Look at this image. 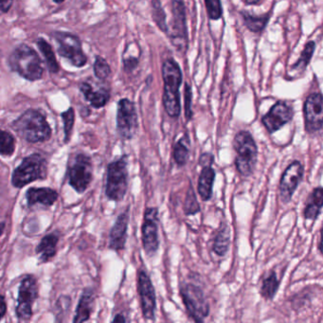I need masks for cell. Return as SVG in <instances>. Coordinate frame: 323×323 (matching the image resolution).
Masks as SVG:
<instances>
[{
  "mask_svg": "<svg viewBox=\"0 0 323 323\" xmlns=\"http://www.w3.org/2000/svg\"><path fill=\"white\" fill-rule=\"evenodd\" d=\"M215 175L216 173L213 165L202 166V170L198 178L197 190L204 202L212 199Z\"/></svg>",
  "mask_w": 323,
  "mask_h": 323,
  "instance_id": "obj_20",
  "label": "cell"
},
{
  "mask_svg": "<svg viewBox=\"0 0 323 323\" xmlns=\"http://www.w3.org/2000/svg\"><path fill=\"white\" fill-rule=\"evenodd\" d=\"M199 212H200V205L197 201L196 192H195L193 188L190 184L188 191H187L185 203H184V213L187 216H189V215H195Z\"/></svg>",
  "mask_w": 323,
  "mask_h": 323,
  "instance_id": "obj_33",
  "label": "cell"
},
{
  "mask_svg": "<svg viewBox=\"0 0 323 323\" xmlns=\"http://www.w3.org/2000/svg\"><path fill=\"white\" fill-rule=\"evenodd\" d=\"M179 290L188 315L196 322H203L210 314V304L202 288L197 284H183Z\"/></svg>",
  "mask_w": 323,
  "mask_h": 323,
  "instance_id": "obj_7",
  "label": "cell"
},
{
  "mask_svg": "<svg viewBox=\"0 0 323 323\" xmlns=\"http://www.w3.org/2000/svg\"><path fill=\"white\" fill-rule=\"evenodd\" d=\"M27 203L30 208H48L58 199V192L50 188H30L26 192Z\"/></svg>",
  "mask_w": 323,
  "mask_h": 323,
  "instance_id": "obj_19",
  "label": "cell"
},
{
  "mask_svg": "<svg viewBox=\"0 0 323 323\" xmlns=\"http://www.w3.org/2000/svg\"><path fill=\"white\" fill-rule=\"evenodd\" d=\"M138 291L141 299L142 315L145 319L154 320L156 317L157 297L150 276L143 269H141L138 275Z\"/></svg>",
  "mask_w": 323,
  "mask_h": 323,
  "instance_id": "obj_14",
  "label": "cell"
},
{
  "mask_svg": "<svg viewBox=\"0 0 323 323\" xmlns=\"http://www.w3.org/2000/svg\"><path fill=\"white\" fill-rule=\"evenodd\" d=\"M95 76L101 81L107 79L111 74L110 66L101 56H97L94 63Z\"/></svg>",
  "mask_w": 323,
  "mask_h": 323,
  "instance_id": "obj_35",
  "label": "cell"
},
{
  "mask_svg": "<svg viewBox=\"0 0 323 323\" xmlns=\"http://www.w3.org/2000/svg\"><path fill=\"white\" fill-rule=\"evenodd\" d=\"M214 157L210 153H204L199 158V164L201 166L213 165Z\"/></svg>",
  "mask_w": 323,
  "mask_h": 323,
  "instance_id": "obj_39",
  "label": "cell"
},
{
  "mask_svg": "<svg viewBox=\"0 0 323 323\" xmlns=\"http://www.w3.org/2000/svg\"><path fill=\"white\" fill-rule=\"evenodd\" d=\"M16 151V139L10 132L0 129V156L11 157Z\"/></svg>",
  "mask_w": 323,
  "mask_h": 323,
  "instance_id": "obj_31",
  "label": "cell"
},
{
  "mask_svg": "<svg viewBox=\"0 0 323 323\" xmlns=\"http://www.w3.org/2000/svg\"><path fill=\"white\" fill-rule=\"evenodd\" d=\"M38 298L37 280L33 275H26L18 288L16 314L19 321H28L32 318V306Z\"/></svg>",
  "mask_w": 323,
  "mask_h": 323,
  "instance_id": "obj_9",
  "label": "cell"
},
{
  "mask_svg": "<svg viewBox=\"0 0 323 323\" xmlns=\"http://www.w3.org/2000/svg\"><path fill=\"white\" fill-rule=\"evenodd\" d=\"M305 130L308 134H315L322 129L323 101L319 92L309 95L303 107Z\"/></svg>",
  "mask_w": 323,
  "mask_h": 323,
  "instance_id": "obj_16",
  "label": "cell"
},
{
  "mask_svg": "<svg viewBox=\"0 0 323 323\" xmlns=\"http://www.w3.org/2000/svg\"><path fill=\"white\" fill-rule=\"evenodd\" d=\"M128 189V157L122 156L107 167L105 196L112 201H121Z\"/></svg>",
  "mask_w": 323,
  "mask_h": 323,
  "instance_id": "obj_6",
  "label": "cell"
},
{
  "mask_svg": "<svg viewBox=\"0 0 323 323\" xmlns=\"http://www.w3.org/2000/svg\"><path fill=\"white\" fill-rule=\"evenodd\" d=\"M81 91L87 102L94 108H102L110 99V92L107 88L94 89L87 83L82 84Z\"/></svg>",
  "mask_w": 323,
  "mask_h": 323,
  "instance_id": "obj_23",
  "label": "cell"
},
{
  "mask_svg": "<svg viewBox=\"0 0 323 323\" xmlns=\"http://www.w3.org/2000/svg\"><path fill=\"white\" fill-rule=\"evenodd\" d=\"M236 153L237 171L244 177L250 176L255 170L258 159V147L252 135L247 131L238 132L232 142Z\"/></svg>",
  "mask_w": 323,
  "mask_h": 323,
  "instance_id": "obj_4",
  "label": "cell"
},
{
  "mask_svg": "<svg viewBox=\"0 0 323 323\" xmlns=\"http://www.w3.org/2000/svg\"><path fill=\"white\" fill-rule=\"evenodd\" d=\"M69 183L78 193L87 190L93 178V164L86 154H77L68 165Z\"/></svg>",
  "mask_w": 323,
  "mask_h": 323,
  "instance_id": "obj_8",
  "label": "cell"
},
{
  "mask_svg": "<svg viewBox=\"0 0 323 323\" xmlns=\"http://www.w3.org/2000/svg\"><path fill=\"white\" fill-rule=\"evenodd\" d=\"M61 117L63 119V133H64V142H68L71 141V134L72 130L74 126V121H75V112L74 109L71 107L68 110L64 111L61 114Z\"/></svg>",
  "mask_w": 323,
  "mask_h": 323,
  "instance_id": "obj_34",
  "label": "cell"
},
{
  "mask_svg": "<svg viewBox=\"0 0 323 323\" xmlns=\"http://www.w3.org/2000/svg\"><path fill=\"white\" fill-rule=\"evenodd\" d=\"M172 29L170 33L171 42L178 50L188 47V28L186 19V9L181 0L172 1Z\"/></svg>",
  "mask_w": 323,
  "mask_h": 323,
  "instance_id": "obj_13",
  "label": "cell"
},
{
  "mask_svg": "<svg viewBox=\"0 0 323 323\" xmlns=\"http://www.w3.org/2000/svg\"><path fill=\"white\" fill-rule=\"evenodd\" d=\"M260 0H244V3L247 4V5H254V4H257Z\"/></svg>",
  "mask_w": 323,
  "mask_h": 323,
  "instance_id": "obj_43",
  "label": "cell"
},
{
  "mask_svg": "<svg viewBox=\"0 0 323 323\" xmlns=\"http://www.w3.org/2000/svg\"><path fill=\"white\" fill-rule=\"evenodd\" d=\"M12 70L29 81L42 78L44 69L38 54L27 45H20L12 52L9 58Z\"/></svg>",
  "mask_w": 323,
  "mask_h": 323,
  "instance_id": "obj_3",
  "label": "cell"
},
{
  "mask_svg": "<svg viewBox=\"0 0 323 323\" xmlns=\"http://www.w3.org/2000/svg\"><path fill=\"white\" fill-rule=\"evenodd\" d=\"M191 100H192L191 87L189 84H186L185 87H184V105H185V117L188 121L192 118Z\"/></svg>",
  "mask_w": 323,
  "mask_h": 323,
  "instance_id": "obj_37",
  "label": "cell"
},
{
  "mask_svg": "<svg viewBox=\"0 0 323 323\" xmlns=\"http://www.w3.org/2000/svg\"><path fill=\"white\" fill-rule=\"evenodd\" d=\"M37 46L39 47L40 51L42 52V54H43L45 60H46V63H47L48 71L52 72V73L58 72L59 71V64L57 63V60H56V57L54 55V52L52 50L51 46L43 38H38V40H37Z\"/></svg>",
  "mask_w": 323,
  "mask_h": 323,
  "instance_id": "obj_30",
  "label": "cell"
},
{
  "mask_svg": "<svg viewBox=\"0 0 323 323\" xmlns=\"http://www.w3.org/2000/svg\"><path fill=\"white\" fill-rule=\"evenodd\" d=\"M139 64V58L135 56H128L123 57V67L126 71H134Z\"/></svg>",
  "mask_w": 323,
  "mask_h": 323,
  "instance_id": "obj_38",
  "label": "cell"
},
{
  "mask_svg": "<svg viewBox=\"0 0 323 323\" xmlns=\"http://www.w3.org/2000/svg\"><path fill=\"white\" fill-rule=\"evenodd\" d=\"M139 129L138 113L135 103L128 99H121L117 110V131L122 140L129 141L134 138Z\"/></svg>",
  "mask_w": 323,
  "mask_h": 323,
  "instance_id": "obj_11",
  "label": "cell"
},
{
  "mask_svg": "<svg viewBox=\"0 0 323 323\" xmlns=\"http://www.w3.org/2000/svg\"><path fill=\"white\" fill-rule=\"evenodd\" d=\"M47 175V160L40 154H32L24 158L12 175V184L16 188H23L36 180H44Z\"/></svg>",
  "mask_w": 323,
  "mask_h": 323,
  "instance_id": "obj_5",
  "label": "cell"
},
{
  "mask_svg": "<svg viewBox=\"0 0 323 323\" xmlns=\"http://www.w3.org/2000/svg\"><path fill=\"white\" fill-rule=\"evenodd\" d=\"M4 229H5V223H0V236H1Z\"/></svg>",
  "mask_w": 323,
  "mask_h": 323,
  "instance_id": "obj_45",
  "label": "cell"
},
{
  "mask_svg": "<svg viewBox=\"0 0 323 323\" xmlns=\"http://www.w3.org/2000/svg\"><path fill=\"white\" fill-rule=\"evenodd\" d=\"M143 249L147 257H154L159 247L158 237V210L157 208L146 209L142 226Z\"/></svg>",
  "mask_w": 323,
  "mask_h": 323,
  "instance_id": "obj_12",
  "label": "cell"
},
{
  "mask_svg": "<svg viewBox=\"0 0 323 323\" xmlns=\"http://www.w3.org/2000/svg\"><path fill=\"white\" fill-rule=\"evenodd\" d=\"M95 297L91 289H85L76 309L73 322L80 323L87 321L94 310Z\"/></svg>",
  "mask_w": 323,
  "mask_h": 323,
  "instance_id": "obj_22",
  "label": "cell"
},
{
  "mask_svg": "<svg viewBox=\"0 0 323 323\" xmlns=\"http://www.w3.org/2000/svg\"><path fill=\"white\" fill-rule=\"evenodd\" d=\"M14 0H0V10L4 13H7L12 7Z\"/></svg>",
  "mask_w": 323,
  "mask_h": 323,
  "instance_id": "obj_41",
  "label": "cell"
},
{
  "mask_svg": "<svg viewBox=\"0 0 323 323\" xmlns=\"http://www.w3.org/2000/svg\"><path fill=\"white\" fill-rule=\"evenodd\" d=\"M315 44L314 41H309L304 46V48L300 54V58L297 60V62L293 64L292 71L296 72L297 74H301L303 71L306 70L308 64L310 63L314 51H315Z\"/></svg>",
  "mask_w": 323,
  "mask_h": 323,
  "instance_id": "obj_29",
  "label": "cell"
},
{
  "mask_svg": "<svg viewBox=\"0 0 323 323\" xmlns=\"http://www.w3.org/2000/svg\"><path fill=\"white\" fill-rule=\"evenodd\" d=\"M280 287V281L278 280L276 272L271 271L268 276L265 277L262 285H261L260 293L262 297L266 300H273L276 296L277 292Z\"/></svg>",
  "mask_w": 323,
  "mask_h": 323,
  "instance_id": "obj_27",
  "label": "cell"
},
{
  "mask_svg": "<svg viewBox=\"0 0 323 323\" xmlns=\"http://www.w3.org/2000/svg\"><path fill=\"white\" fill-rule=\"evenodd\" d=\"M53 37L58 43V52L68 59L74 67L82 68L87 62V58L83 51L79 38L70 32H55Z\"/></svg>",
  "mask_w": 323,
  "mask_h": 323,
  "instance_id": "obj_10",
  "label": "cell"
},
{
  "mask_svg": "<svg viewBox=\"0 0 323 323\" xmlns=\"http://www.w3.org/2000/svg\"><path fill=\"white\" fill-rule=\"evenodd\" d=\"M321 241H322V240H321V231H320V234H319V240H318V247H317V248H318V251L320 253H321Z\"/></svg>",
  "mask_w": 323,
  "mask_h": 323,
  "instance_id": "obj_44",
  "label": "cell"
},
{
  "mask_svg": "<svg viewBox=\"0 0 323 323\" xmlns=\"http://www.w3.org/2000/svg\"><path fill=\"white\" fill-rule=\"evenodd\" d=\"M152 16L158 29L163 32H169V26L166 23V14L159 0L152 1Z\"/></svg>",
  "mask_w": 323,
  "mask_h": 323,
  "instance_id": "obj_32",
  "label": "cell"
},
{
  "mask_svg": "<svg viewBox=\"0 0 323 323\" xmlns=\"http://www.w3.org/2000/svg\"><path fill=\"white\" fill-rule=\"evenodd\" d=\"M7 312V303L5 300V297L0 294V320L4 317Z\"/></svg>",
  "mask_w": 323,
  "mask_h": 323,
  "instance_id": "obj_40",
  "label": "cell"
},
{
  "mask_svg": "<svg viewBox=\"0 0 323 323\" xmlns=\"http://www.w3.org/2000/svg\"><path fill=\"white\" fill-rule=\"evenodd\" d=\"M241 16L244 19L245 27L252 32H260L268 25L270 14H266L263 16H252L246 12H241Z\"/></svg>",
  "mask_w": 323,
  "mask_h": 323,
  "instance_id": "obj_28",
  "label": "cell"
},
{
  "mask_svg": "<svg viewBox=\"0 0 323 323\" xmlns=\"http://www.w3.org/2000/svg\"><path fill=\"white\" fill-rule=\"evenodd\" d=\"M207 14L212 20H218L223 16L221 0H205Z\"/></svg>",
  "mask_w": 323,
  "mask_h": 323,
  "instance_id": "obj_36",
  "label": "cell"
},
{
  "mask_svg": "<svg viewBox=\"0 0 323 323\" xmlns=\"http://www.w3.org/2000/svg\"><path fill=\"white\" fill-rule=\"evenodd\" d=\"M54 2H56V3H62V2H63L64 0H53Z\"/></svg>",
  "mask_w": 323,
  "mask_h": 323,
  "instance_id": "obj_46",
  "label": "cell"
},
{
  "mask_svg": "<svg viewBox=\"0 0 323 323\" xmlns=\"http://www.w3.org/2000/svg\"><path fill=\"white\" fill-rule=\"evenodd\" d=\"M60 239L59 231H53L44 237L36 247V254L39 257L40 263H47L52 259L57 252V244Z\"/></svg>",
  "mask_w": 323,
  "mask_h": 323,
  "instance_id": "obj_21",
  "label": "cell"
},
{
  "mask_svg": "<svg viewBox=\"0 0 323 323\" xmlns=\"http://www.w3.org/2000/svg\"><path fill=\"white\" fill-rule=\"evenodd\" d=\"M230 229L227 224H223L213 241V250L216 255L224 257L229 249Z\"/></svg>",
  "mask_w": 323,
  "mask_h": 323,
  "instance_id": "obj_25",
  "label": "cell"
},
{
  "mask_svg": "<svg viewBox=\"0 0 323 323\" xmlns=\"http://www.w3.org/2000/svg\"><path fill=\"white\" fill-rule=\"evenodd\" d=\"M113 322H126V318L123 316V315H121V314H119V315H117L114 318H113V320H112Z\"/></svg>",
  "mask_w": 323,
  "mask_h": 323,
  "instance_id": "obj_42",
  "label": "cell"
},
{
  "mask_svg": "<svg viewBox=\"0 0 323 323\" xmlns=\"http://www.w3.org/2000/svg\"><path fill=\"white\" fill-rule=\"evenodd\" d=\"M323 203V189L321 187L315 188L310 197L304 209V217L308 220H315L321 213Z\"/></svg>",
  "mask_w": 323,
  "mask_h": 323,
  "instance_id": "obj_24",
  "label": "cell"
},
{
  "mask_svg": "<svg viewBox=\"0 0 323 323\" xmlns=\"http://www.w3.org/2000/svg\"><path fill=\"white\" fill-rule=\"evenodd\" d=\"M189 145L190 142L188 135H184L181 139L174 144L173 158L178 167L186 165L189 158Z\"/></svg>",
  "mask_w": 323,
  "mask_h": 323,
  "instance_id": "obj_26",
  "label": "cell"
},
{
  "mask_svg": "<svg viewBox=\"0 0 323 323\" xmlns=\"http://www.w3.org/2000/svg\"><path fill=\"white\" fill-rule=\"evenodd\" d=\"M304 174V167L299 160H294L282 175L279 191L280 198L284 204L291 201L292 197L298 189Z\"/></svg>",
  "mask_w": 323,
  "mask_h": 323,
  "instance_id": "obj_15",
  "label": "cell"
},
{
  "mask_svg": "<svg viewBox=\"0 0 323 323\" xmlns=\"http://www.w3.org/2000/svg\"><path fill=\"white\" fill-rule=\"evenodd\" d=\"M129 219V209H127L126 211L118 215L109 234V248L111 249L116 251L124 249L126 244Z\"/></svg>",
  "mask_w": 323,
  "mask_h": 323,
  "instance_id": "obj_18",
  "label": "cell"
},
{
  "mask_svg": "<svg viewBox=\"0 0 323 323\" xmlns=\"http://www.w3.org/2000/svg\"><path fill=\"white\" fill-rule=\"evenodd\" d=\"M12 127L24 141L30 143L47 142L52 133L46 117L35 109L24 112L13 122Z\"/></svg>",
  "mask_w": 323,
  "mask_h": 323,
  "instance_id": "obj_2",
  "label": "cell"
},
{
  "mask_svg": "<svg viewBox=\"0 0 323 323\" xmlns=\"http://www.w3.org/2000/svg\"><path fill=\"white\" fill-rule=\"evenodd\" d=\"M294 116V111L285 102H278L262 118V122L268 133L273 134L282 127L290 122Z\"/></svg>",
  "mask_w": 323,
  "mask_h": 323,
  "instance_id": "obj_17",
  "label": "cell"
},
{
  "mask_svg": "<svg viewBox=\"0 0 323 323\" xmlns=\"http://www.w3.org/2000/svg\"><path fill=\"white\" fill-rule=\"evenodd\" d=\"M161 71L164 82L162 101L166 113L172 118H178L181 112L179 94L183 81L181 69L173 59H167L162 63Z\"/></svg>",
  "mask_w": 323,
  "mask_h": 323,
  "instance_id": "obj_1",
  "label": "cell"
}]
</instances>
